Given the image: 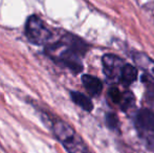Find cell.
I'll list each match as a JSON object with an SVG mask.
<instances>
[{"label":"cell","instance_id":"1","mask_svg":"<svg viewBox=\"0 0 154 153\" xmlns=\"http://www.w3.org/2000/svg\"><path fill=\"white\" fill-rule=\"evenodd\" d=\"M87 44L82 39L71 34L56 36L45 46V53L59 65L75 72L82 70V58L87 51Z\"/></svg>","mask_w":154,"mask_h":153},{"label":"cell","instance_id":"2","mask_svg":"<svg viewBox=\"0 0 154 153\" xmlns=\"http://www.w3.org/2000/svg\"><path fill=\"white\" fill-rule=\"evenodd\" d=\"M51 130L68 153H90L82 137L75 130L60 118H49Z\"/></svg>","mask_w":154,"mask_h":153},{"label":"cell","instance_id":"3","mask_svg":"<svg viewBox=\"0 0 154 153\" xmlns=\"http://www.w3.org/2000/svg\"><path fill=\"white\" fill-rule=\"evenodd\" d=\"M25 35L32 43L46 46L55 37V34L38 16L29 17L25 24Z\"/></svg>","mask_w":154,"mask_h":153},{"label":"cell","instance_id":"4","mask_svg":"<svg viewBox=\"0 0 154 153\" xmlns=\"http://www.w3.org/2000/svg\"><path fill=\"white\" fill-rule=\"evenodd\" d=\"M136 130L149 148L154 149V112L149 109H142L134 120Z\"/></svg>","mask_w":154,"mask_h":153},{"label":"cell","instance_id":"5","mask_svg":"<svg viewBox=\"0 0 154 153\" xmlns=\"http://www.w3.org/2000/svg\"><path fill=\"white\" fill-rule=\"evenodd\" d=\"M102 63H103L104 72H105L106 76L110 78V79L119 80L122 67L126 62H124V60H122L118 56L108 54V55L103 56Z\"/></svg>","mask_w":154,"mask_h":153},{"label":"cell","instance_id":"6","mask_svg":"<svg viewBox=\"0 0 154 153\" xmlns=\"http://www.w3.org/2000/svg\"><path fill=\"white\" fill-rule=\"evenodd\" d=\"M133 60L138 67H140L145 72L149 75L154 80V61L149 56L144 53H134Z\"/></svg>","mask_w":154,"mask_h":153},{"label":"cell","instance_id":"7","mask_svg":"<svg viewBox=\"0 0 154 153\" xmlns=\"http://www.w3.org/2000/svg\"><path fill=\"white\" fill-rule=\"evenodd\" d=\"M82 83L90 96H99L103 90V83L97 77L90 76V75H84L82 77Z\"/></svg>","mask_w":154,"mask_h":153},{"label":"cell","instance_id":"8","mask_svg":"<svg viewBox=\"0 0 154 153\" xmlns=\"http://www.w3.org/2000/svg\"><path fill=\"white\" fill-rule=\"evenodd\" d=\"M137 75L138 72L134 66H132L131 64L125 63L122 67V70H121L119 81L125 86L131 85L137 79Z\"/></svg>","mask_w":154,"mask_h":153},{"label":"cell","instance_id":"9","mask_svg":"<svg viewBox=\"0 0 154 153\" xmlns=\"http://www.w3.org/2000/svg\"><path fill=\"white\" fill-rule=\"evenodd\" d=\"M71 100L75 102V104H77L79 107H81L83 110L85 111H91L93 109V104L89 98L85 94L81 93L78 91H71L70 92Z\"/></svg>","mask_w":154,"mask_h":153},{"label":"cell","instance_id":"10","mask_svg":"<svg viewBox=\"0 0 154 153\" xmlns=\"http://www.w3.org/2000/svg\"><path fill=\"white\" fill-rule=\"evenodd\" d=\"M105 121H106L107 126L109 127L110 129H112V130H118L119 129V120L116 115H113V113H108V115H106Z\"/></svg>","mask_w":154,"mask_h":153},{"label":"cell","instance_id":"11","mask_svg":"<svg viewBox=\"0 0 154 153\" xmlns=\"http://www.w3.org/2000/svg\"><path fill=\"white\" fill-rule=\"evenodd\" d=\"M123 93L124 92L121 91L119 88L116 87H113L109 90V96L110 99L112 100V102L116 103V104H119L120 105L121 101H122V98H123Z\"/></svg>","mask_w":154,"mask_h":153}]
</instances>
